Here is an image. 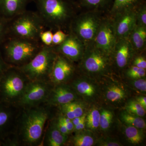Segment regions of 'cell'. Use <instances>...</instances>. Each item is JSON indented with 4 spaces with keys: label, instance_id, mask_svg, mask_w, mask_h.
Listing matches in <instances>:
<instances>
[{
    "label": "cell",
    "instance_id": "obj_42",
    "mask_svg": "<svg viewBox=\"0 0 146 146\" xmlns=\"http://www.w3.org/2000/svg\"><path fill=\"white\" fill-rule=\"evenodd\" d=\"M86 117L77 125L74 126V131L78 132L85 129L86 126Z\"/></svg>",
    "mask_w": 146,
    "mask_h": 146
},
{
    "label": "cell",
    "instance_id": "obj_25",
    "mask_svg": "<svg viewBox=\"0 0 146 146\" xmlns=\"http://www.w3.org/2000/svg\"><path fill=\"white\" fill-rule=\"evenodd\" d=\"M120 117L123 122L127 125L131 126L142 129L146 128L145 121L141 117L130 114L126 110L121 112Z\"/></svg>",
    "mask_w": 146,
    "mask_h": 146
},
{
    "label": "cell",
    "instance_id": "obj_18",
    "mask_svg": "<svg viewBox=\"0 0 146 146\" xmlns=\"http://www.w3.org/2000/svg\"><path fill=\"white\" fill-rule=\"evenodd\" d=\"M31 0H0L1 17L10 20L26 10L28 3Z\"/></svg>",
    "mask_w": 146,
    "mask_h": 146
},
{
    "label": "cell",
    "instance_id": "obj_15",
    "mask_svg": "<svg viewBox=\"0 0 146 146\" xmlns=\"http://www.w3.org/2000/svg\"><path fill=\"white\" fill-rule=\"evenodd\" d=\"M136 54L128 37L118 39L111 55L113 66L119 70H125Z\"/></svg>",
    "mask_w": 146,
    "mask_h": 146
},
{
    "label": "cell",
    "instance_id": "obj_9",
    "mask_svg": "<svg viewBox=\"0 0 146 146\" xmlns=\"http://www.w3.org/2000/svg\"><path fill=\"white\" fill-rule=\"evenodd\" d=\"M53 86L48 80L29 81L16 107L27 108L46 103Z\"/></svg>",
    "mask_w": 146,
    "mask_h": 146
},
{
    "label": "cell",
    "instance_id": "obj_38",
    "mask_svg": "<svg viewBox=\"0 0 146 146\" xmlns=\"http://www.w3.org/2000/svg\"><path fill=\"white\" fill-rule=\"evenodd\" d=\"M98 146H120L121 144L115 139L110 138H102L97 142Z\"/></svg>",
    "mask_w": 146,
    "mask_h": 146
},
{
    "label": "cell",
    "instance_id": "obj_2",
    "mask_svg": "<svg viewBox=\"0 0 146 146\" xmlns=\"http://www.w3.org/2000/svg\"><path fill=\"white\" fill-rule=\"evenodd\" d=\"M23 109L18 120L17 137L27 145H37L41 142L49 111L39 105Z\"/></svg>",
    "mask_w": 146,
    "mask_h": 146
},
{
    "label": "cell",
    "instance_id": "obj_20",
    "mask_svg": "<svg viewBox=\"0 0 146 146\" xmlns=\"http://www.w3.org/2000/svg\"><path fill=\"white\" fill-rule=\"evenodd\" d=\"M128 38L136 54L145 52L146 47V27L136 24Z\"/></svg>",
    "mask_w": 146,
    "mask_h": 146
},
{
    "label": "cell",
    "instance_id": "obj_40",
    "mask_svg": "<svg viewBox=\"0 0 146 146\" xmlns=\"http://www.w3.org/2000/svg\"><path fill=\"white\" fill-rule=\"evenodd\" d=\"M10 66H11L7 64L4 59L0 50V79Z\"/></svg>",
    "mask_w": 146,
    "mask_h": 146
},
{
    "label": "cell",
    "instance_id": "obj_39",
    "mask_svg": "<svg viewBox=\"0 0 146 146\" xmlns=\"http://www.w3.org/2000/svg\"><path fill=\"white\" fill-rule=\"evenodd\" d=\"M59 106L60 107L62 115H64L71 120H72L73 119L75 118V116L72 110L71 109L69 103L66 104L62 105Z\"/></svg>",
    "mask_w": 146,
    "mask_h": 146
},
{
    "label": "cell",
    "instance_id": "obj_28",
    "mask_svg": "<svg viewBox=\"0 0 146 146\" xmlns=\"http://www.w3.org/2000/svg\"><path fill=\"white\" fill-rule=\"evenodd\" d=\"M125 110L132 115L143 117L145 115L146 110L136 99L129 100L126 104Z\"/></svg>",
    "mask_w": 146,
    "mask_h": 146
},
{
    "label": "cell",
    "instance_id": "obj_5",
    "mask_svg": "<svg viewBox=\"0 0 146 146\" xmlns=\"http://www.w3.org/2000/svg\"><path fill=\"white\" fill-rule=\"evenodd\" d=\"M46 29L36 11L26 10L9 20L8 37L39 41L40 34Z\"/></svg>",
    "mask_w": 146,
    "mask_h": 146
},
{
    "label": "cell",
    "instance_id": "obj_14",
    "mask_svg": "<svg viewBox=\"0 0 146 146\" xmlns=\"http://www.w3.org/2000/svg\"><path fill=\"white\" fill-rule=\"evenodd\" d=\"M54 47L57 53L74 63L81 60L86 48L82 41L70 32L68 33V36L61 44Z\"/></svg>",
    "mask_w": 146,
    "mask_h": 146
},
{
    "label": "cell",
    "instance_id": "obj_35",
    "mask_svg": "<svg viewBox=\"0 0 146 146\" xmlns=\"http://www.w3.org/2000/svg\"><path fill=\"white\" fill-rule=\"evenodd\" d=\"M129 85L133 89L141 93L145 94L146 91V80L145 78L136 80L129 79Z\"/></svg>",
    "mask_w": 146,
    "mask_h": 146
},
{
    "label": "cell",
    "instance_id": "obj_36",
    "mask_svg": "<svg viewBox=\"0 0 146 146\" xmlns=\"http://www.w3.org/2000/svg\"><path fill=\"white\" fill-rule=\"evenodd\" d=\"M68 33L62 30H57L53 33L52 37V44L53 46H56L61 44L68 36Z\"/></svg>",
    "mask_w": 146,
    "mask_h": 146
},
{
    "label": "cell",
    "instance_id": "obj_17",
    "mask_svg": "<svg viewBox=\"0 0 146 146\" xmlns=\"http://www.w3.org/2000/svg\"><path fill=\"white\" fill-rule=\"evenodd\" d=\"M79 98L70 84H60L53 85L46 103L50 106H59L78 100Z\"/></svg>",
    "mask_w": 146,
    "mask_h": 146
},
{
    "label": "cell",
    "instance_id": "obj_31",
    "mask_svg": "<svg viewBox=\"0 0 146 146\" xmlns=\"http://www.w3.org/2000/svg\"><path fill=\"white\" fill-rule=\"evenodd\" d=\"M124 70L125 75L129 79H138L146 77V70L133 65H129Z\"/></svg>",
    "mask_w": 146,
    "mask_h": 146
},
{
    "label": "cell",
    "instance_id": "obj_19",
    "mask_svg": "<svg viewBox=\"0 0 146 146\" xmlns=\"http://www.w3.org/2000/svg\"><path fill=\"white\" fill-rule=\"evenodd\" d=\"M13 106L0 101V139L3 143L10 133L9 130L14 119Z\"/></svg>",
    "mask_w": 146,
    "mask_h": 146
},
{
    "label": "cell",
    "instance_id": "obj_45",
    "mask_svg": "<svg viewBox=\"0 0 146 146\" xmlns=\"http://www.w3.org/2000/svg\"><path fill=\"white\" fill-rule=\"evenodd\" d=\"M70 1H72L74 2H76L75 1V0H70Z\"/></svg>",
    "mask_w": 146,
    "mask_h": 146
},
{
    "label": "cell",
    "instance_id": "obj_11",
    "mask_svg": "<svg viewBox=\"0 0 146 146\" xmlns=\"http://www.w3.org/2000/svg\"><path fill=\"white\" fill-rule=\"evenodd\" d=\"M71 82L70 86L85 102H96L101 96V88L96 83V80L81 74Z\"/></svg>",
    "mask_w": 146,
    "mask_h": 146
},
{
    "label": "cell",
    "instance_id": "obj_22",
    "mask_svg": "<svg viewBox=\"0 0 146 146\" xmlns=\"http://www.w3.org/2000/svg\"><path fill=\"white\" fill-rule=\"evenodd\" d=\"M114 0H78L77 5L87 11H95L104 13L109 11Z\"/></svg>",
    "mask_w": 146,
    "mask_h": 146
},
{
    "label": "cell",
    "instance_id": "obj_27",
    "mask_svg": "<svg viewBox=\"0 0 146 146\" xmlns=\"http://www.w3.org/2000/svg\"><path fill=\"white\" fill-rule=\"evenodd\" d=\"M100 110L96 108H91L86 113V126L88 130L95 131L100 127Z\"/></svg>",
    "mask_w": 146,
    "mask_h": 146
},
{
    "label": "cell",
    "instance_id": "obj_41",
    "mask_svg": "<svg viewBox=\"0 0 146 146\" xmlns=\"http://www.w3.org/2000/svg\"><path fill=\"white\" fill-rule=\"evenodd\" d=\"M54 121L58 129L61 133L65 134V135H68V136L70 133L63 123L61 122L57 119L54 120Z\"/></svg>",
    "mask_w": 146,
    "mask_h": 146
},
{
    "label": "cell",
    "instance_id": "obj_1",
    "mask_svg": "<svg viewBox=\"0 0 146 146\" xmlns=\"http://www.w3.org/2000/svg\"><path fill=\"white\" fill-rule=\"evenodd\" d=\"M33 1L46 28L52 31L60 29L69 32L71 22L77 15L76 2L70 0Z\"/></svg>",
    "mask_w": 146,
    "mask_h": 146
},
{
    "label": "cell",
    "instance_id": "obj_16",
    "mask_svg": "<svg viewBox=\"0 0 146 146\" xmlns=\"http://www.w3.org/2000/svg\"><path fill=\"white\" fill-rule=\"evenodd\" d=\"M101 89V95L108 104L114 106L122 104L129 96L128 90L122 83L110 80Z\"/></svg>",
    "mask_w": 146,
    "mask_h": 146
},
{
    "label": "cell",
    "instance_id": "obj_30",
    "mask_svg": "<svg viewBox=\"0 0 146 146\" xmlns=\"http://www.w3.org/2000/svg\"><path fill=\"white\" fill-rule=\"evenodd\" d=\"M136 24L146 27V5L144 1H141L135 7Z\"/></svg>",
    "mask_w": 146,
    "mask_h": 146
},
{
    "label": "cell",
    "instance_id": "obj_26",
    "mask_svg": "<svg viewBox=\"0 0 146 146\" xmlns=\"http://www.w3.org/2000/svg\"><path fill=\"white\" fill-rule=\"evenodd\" d=\"M141 0H114L108 11L109 16H111L121 11L132 8Z\"/></svg>",
    "mask_w": 146,
    "mask_h": 146
},
{
    "label": "cell",
    "instance_id": "obj_23",
    "mask_svg": "<svg viewBox=\"0 0 146 146\" xmlns=\"http://www.w3.org/2000/svg\"><path fill=\"white\" fill-rule=\"evenodd\" d=\"M72 137L71 143L74 146H92L96 142L95 136L91 131L84 129L76 132Z\"/></svg>",
    "mask_w": 146,
    "mask_h": 146
},
{
    "label": "cell",
    "instance_id": "obj_21",
    "mask_svg": "<svg viewBox=\"0 0 146 146\" xmlns=\"http://www.w3.org/2000/svg\"><path fill=\"white\" fill-rule=\"evenodd\" d=\"M68 135H65L58 129L54 120L50 123L44 141V145L47 146H62L68 141Z\"/></svg>",
    "mask_w": 146,
    "mask_h": 146
},
{
    "label": "cell",
    "instance_id": "obj_12",
    "mask_svg": "<svg viewBox=\"0 0 146 146\" xmlns=\"http://www.w3.org/2000/svg\"><path fill=\"white\" fill-rule=\"evenodd\" d=\"M74 62L58 53L54 63L49 81L53 85L67 83L72 79L76 71Z\"/></svg>",
    "mask_w": 146,
    "mask_h": 146
},
{
    "label": "cell",
    "instance_id": "obj_33",
    "mask_svg": "<svg viewBox=\"0 0 146 146\" xmlns=\"http://www.w3.org/2000/svg\"><path fill=\"white\" fill-rule=\"evenodd\" d=\"M53 32L50 29L45 30L41 33L39 36V41L46 46H51L52 44Z\"/></svg>",
    "mask_w": 146,
    "mask_h": 146
},
{
    "label": "cell",
    "instance_id": "obj_6",
    "mask_svg": "<svg viewBox=\"0 0 146 146\" xmlns=\"http://www.w3.org/2000/svg\"><path fill=\"white\" fill-rule=\"evenodd\" d=\"M58 53L54 46H43L29 62L18 68L30 81L48 80Z\"/></svg>",
    "mask_w": 146,
    "mask_h": 146
},
{
    "label": "cell",
    "instance_id": "obj_7",
    "mask_svg": "<svg viewBox=\"0 0 146 146\" xmlns=\"http://www.w3.org/2000/svg\"><path fill=\"white\" fill-rule=\"evenodd\" d=\"M29 81L19 68L10 66L0 79V101L16 106Z\"/></svg>",
    "mask_w": 146,
    "mask_h": 146
},
{
    "label": "cell",
    "instance_id": "obj_10",
    "mask_svg": "<svg viewBox=\"0 0 146 146\" xmlns=\"http://www.w3.org/2000/svg\"><path fill=\"white\" fill-rule=\"evenodd\" d=\"M117 40L112 18L108 15L104 16L93 44L111 56Z\"/></svg>",
    "mask_w": 146,
    "mask_h": 146
},
{
    "label": "cell",
    "instance_id": "obj_3",
    "mask_svg": "<svg viewBox=\"0 0 146 146\" xmlns=\"http://www.w3.org/2000/svg\"><path fill=\"white\" fill-rule=\"evenodd\" d=\"M1 45L4 60L17 68L29 62L44 46L39 41L14 37H7Z\"/></svg>",
    "mask_w": 146,
    "mask_h": 146
},
{
    "label": "cell",
    "instance_id": "obj_4",
    "mask_svg": "<svg viewBox=\"0 0 146 146\" xmlns=\"http://www.w3.org/2000/svg\"><path fill=\"white\" fill-rule=\"evenodd\" d=\"M113 67L111 56L92 44L86 47L78 69L81 74L97 80L110 76Z\"/></svg>",
    "mask_w": 146,
    "mask_h": 146
},
{
    "label": "cell",
    "instance_id": "obj_13",
    "mask_svg": "<svg viewBox=\"0 0 146 146\" xmlns=\"http://www.w3.org/2000/svg\"><path fill=\"white\" fill-rule=\"evenodd\" d=\"M135 7L125 9L110 16L118 39L127 37L136 26Z\"/></svg>",
    "mask_w": 146,
    "mask_h": 146
},
{
    "label": "cell",
    "instance_id": "obj_44",
    "mask_svg": "<svg viewBox=\"0 0 146 146\" xmlns=\"http://www.w3.org/2000/svg\"><path fill=\"white\" fill-rule=\"evenodd\" d=\"M3 146V143L1 139H0V146Z\"/></svg>",
    "mask_w": 146,
    "mask_h": 146
},
{
    "label": "cell",
    "instance_id": "obj_8",
    "mask_svg": "<svg viewBox=\"0 0 146 146\" xmlns=\"http://www.w3.org/2000/svg\"><path fill=\"white\" fill-rule=\"evenodd\" d=\"M103 13L87 11L77 14L71 22L68 33H72L77 36L86 47L92 44L104 17Z\"/></svg>",
    "mask_w": 146,
    "mask_h": 146
},
{
    "label": "cell",
    "instance_id": "obj_34",
    "mask_svg": "<svg viewBox=\"0 0 146 146\" xmlns=\"http://www.w3.org/2000/svg\"><path fill=\"white\" fill-rule=\"evenodd\" d=\"M9 20L0 17V46L8 36Z\"/></svg>",
    "mask_w": 146,
    "mask_h": 146
},
{
    "label": "cell",
    "instance_id": "obj_37",
    "mask_svg": "<svg viewBox=\"0 0 146 146\" xmlns=\"http://www.w3.org/2000/svg\"><path fill=\"white\" fill-rule=\"evenodd\" d=\"M143 53L136 54L133 57L130 65L146 70V57L145 55L143 54Z\"/></svg>",
    "mask_w": 146,
    "mask_h": 146
},
{
    "label": "cell",
    "instance_id": "obj_43",
    "mask_svg": "<svg viewBox=\"0 0 146 146\" xmlns=\"http://www.w3.org/2000/svg\"><path fill=\"white\" fill-rule=\"evenodd\" d=\"M136 100L140 104L145 110H146V97L145 96H140L136 97Z\"/></svg>",
    "mask_w": 146,
    "mask_h": 146
},
{
    "label": "cell",
    "instance_id": "obj_24",
    "mask_svg": "<svg viewBox=\"0 0 146 146\" xmlns=\"http://www.w3.org/2000/svg\"><path fill=\"white\" fill-rule=\"evenodd\" d=\"M124 133L128 142L133 145H138L143 141L144 134L142 129L126 125L124 128Z\"/></svg>",
    "mask_w": 146,
    "mask_h": 146
},
{
    "label": "cell",
    "instance_id": "obj_29",
    "mask_svg": "<svg viewBox=\"0 0 146 146\" xmlns=\"http://www.w3.org/2000/svg\"><path fill=\"white\" fill-rule=\"evenodd\" d=\"M114 115L108 110L102 108L100 110V127L102 130L109 129L112 124Z\"/></svg>",
    "mask_w": 146,
    "mask_h": 146
},
{
    "label": "cell",
    "instance_id": "obj_32",
    "mask_svg": "<svg viewBox=\"0 0 146 146\" xmlns=\"http://www.w3.org/2000/svg\"><path fill=\"white\" fill-rule=\"evenodd\" d=\"M69 104L74 114L75 117H81L86 113L85 104L79 100L69 103Z\"/></svg>",
    "mask_w": 146,
    "mask_h": 146
}]
</instances>
